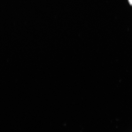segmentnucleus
I'll return each instance as SVG.
<instances>
[{
	"label": "nucleus",
	"mask_w": 132,
	"mask_h": 132,
	"mask_svg": "<svg viewBox=\"0 0 132 132\" xmlns=\"http://www.w3.org/2000/svg\"><path fill=\"white\" fill-rule=\"evenodd\" d=\"M128 1L129 4L132 6V0H128Z\"/></svg>",
	"instance_id": "nucleus-1"
}]
</instances>
